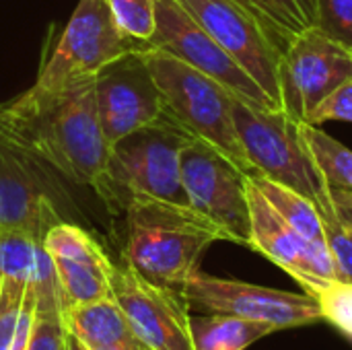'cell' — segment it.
I'll use <instances>...</instances> for the list:
<instances>
[{
	"label": "cell",
	"mask_w": 352,
	"mask_h": 350,
	"mask_svg": "<svg viewBox=\"0 0 352 350\" xmlns=\"http://www.w3.org/2000/svg\"><path fill=\"white\" fill-rule=\"evenodd\" d=\"M352 78V52L318 25L299 33L278 62L283 109L297 122Z\"/></svg>",
	"instance_id": "10"
},
{
	"label": "cell",
	"mask_w": 352,
	"mask_h": 350,
	"mask_svg": "<svg viewBox=\"0 0 352 350\" xmlns=\"http://www.w3.org/2000/svg\"><path fill=\"white\" fill-rule=\"evenodd\" d=\"M182 184L190 206L212 221L227 241L250 248L245 175L227 157L192 138L182 151Z\"/></svg>",
	"instance_id": "9"
},
{
	"label": "cell",
	"mask_w": 352,
	"mask_h": 350,
	"mask_svg": "<svg viewBox=\"0 0 352 350\" xmlns=\"http://www.w3.org/2000/svg\"><path fill=\"white\" fill-rule=\"evenodd\" d=\"M140 50L109 62L95 78L97 116L109 144L165 116L163 95Z\"/></svg>",
	"instance_id": "12"
},
{
	"label": "cell",
	"mask_w": 352,
	"mask_h": 350,
	"mask_svg": "<svg viewBox=\"0 0 352 350\" xmlns=\"http://www.w3.org/2000/svg\"><path fill=\"white\" fill-rule=\"evenodd\" d=\"M144 45L124 33L107 0H78L60 35L45 47L33 87L62 91L91 85L109 62Z\"/></svg>",
	"instance_id": "5"
},
{
	"label": "cell",
	"mask_w": 352,
	"mask_h": 350,
	"mask_svg": "<svg viewBox=\"0 0 352 350\" xmlns=\"http://www.w3.org/2000/svg\"><path fill=\"white\" fill-rule=\"evenodd\" d=\"M155 14L157 29L146 45L194 66L250 105L278 109L256 78L177 0H155Z\"/></svg>",
	"instance_id": "7"
},
{
	"label": "cell",
	"mask_w": 352,
	"mask_h": 350,
	"mask_svg": "<svg viewBox=\"0 0 352 350\" xmlns=\"http://www.w3.org/2000/svg\"><path fill=\"white\" fill-rule=\"evenodd\" d=\"M27 289H29V285L2 276V283H0V350H10L12 347Z\"/></svg>",
	"instance_id": "26"
},
{
	"label": "cell",
	"mask_w": 352,
	"mask_h": 350,
	"mask_svg": "<svg viewBox=\"0 0 352 350\" xmlns=\"http://www.w3.org/2000/svg\"><path fill=\"white\" fill-rule=\"evenodd\" d=\"M64 347H66V350H89L85 347V342H82L80 338H76V336L70 334V332L66 334V344H64Z\"/></svg>",
	"instance_id": "29"
},
{
	"label": "cell",
	"mask_w": 352,
	"mask_h": 350,
	"mask_svg": "<svg viewBox=\"0 0 352 350\" xmlns=\"http://www.w3.org/2000/svg\"><path fill=\"white\" fill-rule=\"evenodd\" d=\"M266 33L278 56L291 41L318 25V0H235Z\"/></svg>",
	"instance_id": "18"
},
{
	"label": "cell",
	"mask_w": 352,
	"mask_h": 350,
	"mask_svg": "<svg viewBox=\"0 0 352 350\" xmlns=\"http://www.w3.org/2000/svg\"><path fill=\"white\" fill-rule=\"evenodd\" d=\"M184 297L190 309L237 316L268 324L274 330L299 328L326 318L320 299L309 293H287L243 281L219 278L202 270L188 281Z\"/></svg>",
	"instance_id": "8"
},
{
	"label": "cell",
	"mask_w": 352,
	"mask_h": 350,
	"mask_svg": "<svg viewBox=\"0 0 352 350\" xmlns=\"http://www.w3.org/2000/svg\"><path fill=\"white\" fill-rule=\"evenodd\" d=\"M264 89L272 103L283 109L278 62L262 27L235 0H177Z\"/></svg>",
	"instance_id": "14"
},
{
	"label": "cell",
	"mask_w": 352,
	"mask_h": 350,
	"mask_svg": "<svg viewBox=\"0 0 352 350\" xmlns=\"http://www.w3.org/2000/svg\"><path fill=\"white\" fill-rule=\"evenodd\" d=\"M233 120L258 173L305 196L318 212L330 204V186L307 153L297 120L285 109H262L237 97H233Z\"/></svg>",
	"instance_id": "6"
},
{
	"label": "cell",
	"mask_w": 352,
	"mask_h": 350,
	"mask_svg": "<svg viewBox=\"0 0 352 350\" xmlns=\"http://www.w3.org/2000/svg\"><path fill=\"white\" fill-rule=\"evenodd\" d=\"M351 52H352V50H351Z\"/></svg>",
	"instance_id": "34"
},
{
	"label": "cell",
	"mask_w": 352,
	"mask_h": 350,
	"mask_svg": "<svg viewBox=\"0 0 352 350\" xmlns=\"http://www.w3.org/2000/svg\"><path fill=\"white\" fill-rule=\"evenodd\" d=\"M0 142L68 182L91 188L109 155L97 116L95 83L62 91L31 85L0 101Z\"/></svg>",
	"instance_id": "1"
},
{
	"label": "cell",
	"mask_w": 352,
	"mask_h": 350,
	"mask_svg": "<svg viewBox=\"0 0 352 350\" xmlns=\"http://www.w3.org/2000/svg\"><path fill=\"white\" fill-rule=\"evenodd\" d=\"M192 136L167 113L109 144L103 171L91 184L111 215L136 200L188 204L182 184V151Z\"/></svg>",
	"instance_id": "3"
},
{
	"label": "cell",
	"mask_w": 352,
	"mask_h": 350,
	"mask_svg": "<svg viewBox=\"0 0 352 350\" xmlns=\"http://www.w3.org/2000/svg\"><path fill=\"white\" fill-rule=\"evenodd\" d=\"M190 328L196 350H245L254 342L276 332L268 324L227 314L190 316Z\"/></svg>",
	"instance_id": "21"
},
{
	"label": "cell",
	"mask_w": 352,
	"mask_h": 350,
	"mask_svg": "<svg viewBox=\"0 0 352 350\" xmlns=\"http://www.w3.org/2000/svg\"><path fill=\"white\" fill-rule=\"evenodd\" d=\"M85 347H87V344H85ZM87 349H89V347H87ZM89 350H132V349H89ZM136 350H151V349H146V347H144V349H136Z\"/></svg>",
	"instance_id": "30"
},
{
	"label": "cell",
	"mask_w": 352,
	"mask_h": 350,
	"mask_svg": "<svg viewBox=\"0 0 352 350\" xmlns=\"http://www.w3.org/2000/svg\"><path fill=\"white\" fill-rule=\"evenodd\" d=\"M349 287H351V285H349Z\"/></svg>",
	"instance_id": "33"
},
{
	"label": "cell",
	"mask_w": 352,
	"mask_h": 350,
	"mask_svg": "<svg viewBox=\"0 0 352 350\" xmlns=\"http://www.w3.org/2000/svg\"><path fill=\"white\" fill-rule=\"evenodd\" d=\"M250 204V248L291 274L309 295L322 299L338 281L330 254L311 248L297 235L262 196L250 175H245Z\"/></svg>",
	"instance_id": "13"
},
{
	"label": "cell",
	"mask_w": 352,
	"mask_h": 350,
	"mask_svg": "<svg viewBox=\"0 0 352 350\" xmlns=\"http://www.w3.org/2000/svg\"><path fill=\"white\" fill-rule=\"evenodd\" d=\"M256 188L262 192V196L270 202V206L280 215V219L297 233L301 235L311 248H316L322 254H330L328 243H326V233L324 225L320 219V212L311 200L305 196L268 179L262 173L250 175ZM332 258V256H330Z\"/></svg>",
	"instance_id": "20"
},
{
	"label": "cell",
	"mask_w": 352,
	"mask_h": 350,
	"mask_svg": "<svg viewBox=\"0 0 352 350\" xmlns=\"http://www.w3.org/2000/svg\"><path fill=\"white\" fill-rule=\"evenodd\" d=\"M111 291L146 349L196 350L184 293L144 278L126 258L113 262Z\"/></svg>",
	"instance_id": "11"
},
{
	"label": "cell",
	"mask_w": 352,
	"mask_h": 350,
	"mask_svg": "<svg viewBox=\"0 0 352 350\" xmlns=\"http://www.w3.org/2000/svg\"><path fill=\"white\" fill-rule=\"evenodd\" d=\"M140 52L163 95L165 113L192 138L210 144L227 157L243 175H256L258 171L248 159L235 128V95L204 72L163 50L144 45Z\"/></svg>",
	"instance_id": "4"
},
{
	"label": "cell",
	"mask_w": 352,
	"mask_h": 350,
	"mask_svg": "<svg viewBox=\"0 0 352 350\" xmlns=\"http://www.w3.org/2000/svg\"><path fill=\"white\" fill-rule=\"evenodd\" d=\"M299 132L316 167L332 188L352 190V151L320 126L299 122Z\"/></svg>",
	"instance_id": "24"
},
{
	"label": "cell",
	"mask_w": 352,
	"mask_h": 350,
	"mask_svg": "<svg viewBox=\"0 0 352 350\" xmlns=\"http://www.w3.org/2000/svg\"><path fill=\"white\" fill-rule=\"evenodd\" d=\"M0 283H2V274H0Z\"/></svg>",
	"instance_id": "31"
},
{
	"label": "cell",
	"mask_w": 352,
	"mask_h": 350,
	"mask_svg": "<svg viewBox=\"0 0 352 350\" xmlns=\"http://www.w3.org/2000/svg\"><path fill=\"white\" fill-rule=\"evenodd\" d=\"M118 25L132 39L148 43L157 29L155 0H107Z\"/></svg>",
	"instance_id": "25"
},
{
	"label": "cell",
	"mask_w": 352,
	"mask_h": 350,
	"mask_svg": "<svg viewBox=\"0 0 352 350\" xmlns=\"http://www.w3.org/2000/svg\"><path fill=\"white\" fill-rule=\"evenodd\" d=\"M35 291V318L27 350H64L68 330L64 324V299L58 278L37 285Z\"/></svg>",
	"instance_id": "23"
},
{
	"label": "cell",
	"mask_w": 352,
	"mask_h": 350,
	"mask_svg": "<svg viewBox=\"0 0 352 350\" xmlns=\"http://www.w3.org/2000/svg\"><path fill=\"white\" fill-rule=\"evenodd\" d=\"M58 190L43 163L0 142V231L25 229L39 237L62 219Z\"/></svg>",
	"instance_id": "15"
},
{
	"label": "cell",
	"mask_w": 352,
	"mask_h": 350,
	"mask_svg": "<svg viewBox=\"0 0 352 350\" xmlns=\"http://www.w3.org/2000/svg\"><path fill=\"white\" fill-rule=\"evenodd\" d=\"M0 274L33 287L56 278L43 237L25 229L0 231Z\"/></svg>",
	"instance_id": "19"
},
{
	"label": "cell",
	"mask_w": 352,
	"mask_h": 350,
	"mask_svg": "<svg viewBox=\"0 0 352 350\" xmlns=\"http://www.w3.org/2000/svg\"><path fill=\"white\" fill-rule=\"evenodd\" d=\"M43 245L54 262L64 307L113 295V262L89 231L74 223L60 221L45 233Z\"/></svg>",
	"instance_id": "16"
},
{
	"label": "cell",
	"mask_w": 352,
	"mask_h": 350,
	"mask_svg": "<svg viewBox=\"0 0 352 350\" xmlns=\"http://www.w3.org/2000/svg\"><path fill=\"white\" fill-rule=\"evenodd\" d=\"M126 258L144 278L184 293L204 252L225 233L188 204L136 200L126 208Z\"/></svg>",
	"instance_id": "2"
},
{
	"label": "cell",
	"mask_w": 352,
	"mask_h": 350,
	"mask_svg": "<svg viewBox=\"0 0 352 350\" xmlns=\"http://www.w3.org/2000/svg\"><path fill=\"white\" fill-rule=\"evenodd\" d=\"M307 124L322 126L326 122H349L352 124V78L330 93L305 120Z\"/></svg>",
	"instance_id": "28"
},
{
	"label": "cell",
	"mask_w": 352,
	"mask_h": 350,
	"mask_svg": "<svg viewBox=\"0 0 352 350\" xmlns=\"http://www.w3.org/2000/svg\"><path fill=\"white\" fill-rule=\"evenodd\" d=\"M338 285H352V190L330 186V204L320 210Z\"/></svg>",
	"instance_id": "22"
},
{
	"label": "cell",
	"mask_w": 352,
	"mask_h": 350,
	"mask_svg": "<svg viewBox=\"0 0 352 350\" xmlns=\"http://www.w3.org/2000/svg\"><path fill=\"white\" fill-rule=\"evenodd\" d=\"M64 350H66V347H64Z\"/></svg>",
	"instance_id": "32"
},
{
	"label": "cell",
	"mask_w": 352,
	"mask_h": 350,
	"mask_svg": "<svg viewBox=\"0 0 352 350\" xmlns=\"http://www.w3.org/2000/svg\"><path fill=\"white\" fill-rule=\"evenodd\" d=\"M318 27L352 50V0H318Z\"/></svg>",
	"instance_id": "27"
},
{
	"label": "cell",
	"mask_w": 352,
	"mask_h": 350,
	"mask_svg": "<svg viewBox=\"0 0 352 350\" xmlns=\"http://www.w3.org/2000/svg\"><path fill=\"white\" fill-rule=\"evenodd\" d=\"M64 324L89 349H144L113 295L64 307Z\"/></svg>",
	"instance_id": "17"
}]
</instances>
